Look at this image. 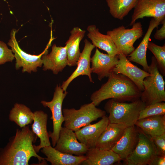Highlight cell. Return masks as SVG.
Listing matches in <instances>:
<instances>
[{
	"label": "cell",
	"instance_id": "6da1fadb",
	"mask_svg": "<svg viewBox=\"0 0 165 165\" xmlns=\"http://www.w3.org/2000/svg\"><path fill=\"white\" fill-rule=\"evenodd\" d=\"M37 138L28 125L16 129L6 145L0 148V165H28L33 157L37 158L40 165H47L45 158L38 155L34 148Z\"/></svg>",
	"mask_w": 165,
	"mask_h": 165
},
{
	"label": "cell",
	"instance_id": "7a4b0ae2",
	"mask_svg": "<svg viewBox=\"0 0 165 165\" xmlns=\"http://www.w3.org/2000/svg\"><path fill=\"white\" fill-rule=\"evenodd\" d=\"M108 78L107 82L91 95L90 100L96 106L109 99L122 102L140 99L142 92L126 76L112 71Z\"/></svg>",
	"mask_w": 165,
	"mask_h": 165
},
{
	"label": "cell",
	"instance_id": "3957f363",
	"mask_svg": "<svg viewBox=\"0 0 165 165\" xmlns=\"http://www.w3.org/2000/svg\"><path fill=\"white\" fill-rule=\"evenodd\" d=\"M146 106L145 103L140 99L130 103L110 99L106 103L105 109L109 114V123H123L128 127L135 125L140 112Z\"/></svg>",
	"mask_w": 165,
	"mask_h": 165
},
{
	"label": "cell",
	"instance_id": "277c9868",
	"mask_svg": "<svg viewBox=\"0 0 165 165\" xmlns=\"http://www.w3.org/2000/svg\"><path fill=\"white\" fill-rule=\"evenodd\" d=\"M148 72L150 75L143 79L144 88L140 99L147 106L155 103L165 101V82L163 76L160 72L156 60L151 57Z\"/></svg>",
	"mask_w": 165,
	"mask_h": 165
},
{
	"label": "cell",
	"instance_id": "5b68a950",
	"mask_svg": "<svg viewBox=\"0 0 165 165\" xmlns=\"http://www.w3.org/2000/svg\"><path fill=\"white\" fill-rule=\"evenodd\" d=\"M62 113L64 127L74 132L106 116L105 111L97 108L92 102L82 105L78 109L64 108Z\"/></svg>",
	"mask_w": 165,
	"mask_h": 165
},
{
	"label": "cell",
	"instance_id": "8992f818",
	"mask_svg": "<svg viewBox=\"0 0 165 165\" xmlns=\"http://www.w3.org/2000/svg\"><path fill=\"white\" fill-rule=\"evenodd\" d=\"M132 26L131 28L126 29L123 25H121L107 32V35L113 40L119 54L126 57L134 50V43L143 34L140 22L135 23Z\"/></svg>",
	"mask_w": 165,
	"mask_h": 165
},
{
	"label": "cell",
	"instance_id": "52a82bcc",
	"mask_svg": "<svg viewBox=\"0 0 165 165\" xmlns=\"http://www.w3.org/2000/svg\"><path fill=\"white\" fill-rule=\"evenodd\" d=\"M17 31L13 29L10 33V38L8 45L11 47L14 58L16 59L15 68L18 70L22 67V72H26L31 73L32 72H36L38 67L42 65L41 59L42 55L47 53V49L50 45H48L44 51L38 55H32L24 52L20 47L16 41L15 35Z\"/></svg>",
	"mask_w": 165,
	"mask_h": 165
},
{
	"label": "cell",
	"instance_id": "ba28073f",
	"mask_svg": "<svg viewBox=\"0 0 165 165\" xmlns=\"http://www.w3.org/2000/svg\"><path fill=\"white\" fill-rule=\"evenodd\" d=\"M138 128L137 145L133 152L124 160L125 165H149L153 159L159 155L151 138Z\"/></svg>",
	"mask_w": 165,
	"mask_h": 165
},
{
	"label": "cell",
	"instance_id": "9c48e42d",
	"mask_svg": "<svg viewBox=\"0 0 165 165\" xmlns=\"http://www.w3.org/2000/svg\"><path fill=\"white\" fill-rule=\"evenodd\" d=\"M68 92L64 91L60 85H57L55 88L52 99L50 101H42L41 103L44 107H48L52 113L50 119L53 122V132H48L53 147L55 146L59 135L62 125L64 122L62 106L64 99Z\"/></svg>",
	"mask_w": 165,
	"mask_h": 165
},
{
	"label": "cell",
	"instance_id": "30bf717a",
	"mask_svg": "<svg viewBox=\"0 0 165 165\" xmlns=\"http://www.w3.org/2000/svg\"><path fill=\"white\" fill-rule=\"evenodd\" d=\"M130 26L144 17H152L161 24L165 19V0H138L134 7Z\"/></svg>",
	"mask_w": 165,
	"mask_h": 165
},
{
	"label": "cell",
	"instance_id": "8fae6325",
	"mask_svg": "<svg viewBox=\"0 0 165 165\" xmlns=\"http://www.w3.org/2000/svg\"><path fill=\"white\" fill-rule=\"evenodd\" d=\"M54 148L63 153L76 156L84 155L88 149L78 141L75 132L65 127L61 129L58 139Z\"/></svg>",
	"mask_w": 165,
	"mask_h": 165
},
{
	"label": "cell",
	"instance_id": "7c38bea8",
	"mask_svg": "<svg viewBox=\"0 0 165 165\" xmlns=\"http://www.w3.org/2000/svg\"><path fill=\"white\" fill-rule=\"evenodd\" d=\"M84 47L81 53L76 69L66 81L63 82L61 86L64 91H66L72 81L80 75L88 76L90 81L94 82L91 76L92 71L90 67V62L91 52L95 47L86 39L84 40Z\"/></svg>",
	"mask_w": 165,
	"mask_h": 165
},
{
	"label": "cell",
	"instance_id": "4fadbf2b",
	"mask_svg": "<svg viewBox=\"0 0 165 165\" xmlns=\"http://www.w3.org/2000/svg\"><path fill=\"white\" fill-rule=\"evenodd\" d=\"M118 61L113 71L123 74L130 79L142 92L144 90L142 82L150 73L140 68L130 61L122 53L118 55Z\"/></svg>",
	"mask_w": 165,
	"mask_h": 165
},
{
	"label": "cell",
	"instance_id": "5bb4252c",
	"mask_svg": "<svg viewBox=\"0 0 165 165\" xmlns=\"http://www.w3.org/2000/svg\"><path fill=\"white\" fill-rule=\"evenodd\" d=\"M109 123L108 117L105 116L97 123L85 126L75 133L79 142L88 148L94 147L97 139Z\"/></svg>",
	"mask_w": 165,
	"mask_h": 165
},
{
	"label": "cell",
	"instance_id": "9a60e30c",
	"mask_svg": "<svg viewBox=\"0 0 165 165\" xmlns=\"http://www.w3.org/2000/svg\"><path fill=\"white\" fill-rule=\"evenodd\" d=\"M41 59L44 71L50 70L54 74H57L68 65L66 46H58L54 44L50 53L43 54Z\"/></svg>",
	"mask_w": 165,
	"mask_h": 165
},
{
	"label": "cell",
	"instance_id": "2e32d148",
	"mask_svg": "<svg viewBox=\"0 0 165 165\" xmlns=\"http://www.w3.org/2000/svg\"><path fill=\"white\" fill-rule=\"evenodd\" d=\"M118 55L112 56L104 54L96 48L91 59L92 73L96 74L99 80L108 77L117 63Z\"/></svg>",
	"mask_w": 165,
	"mask_h": 165
},
{
	"label": "cell",
	"instance_id": "e0dca14e",
	"mask_svg": "<svg viewBox=\"0 0 165 165\" xmlns=\"http://www.w3.org/2000/svg\"><path fill=\"white\" fill-rule=\"evenodd\" d=\"M138 129L135 126L127 127L121 138L112 150L122 160H125L133 152L138 141Z\"/></svg>",
	"mask_w": 165,
	"mask_h": 165
},
{
	"label": "cell",
	"instance_id": "ac0fdd59",
	"mask_svg": "<svg viewBox=\"0 0 165 165\" xmlns=\"http://www.w3.org/2000/svg\"><path fill=\"white\" fill-rule=\"evenodd\" d=\"M127 127L123 123H109L97 139L95 147L101 149L112 150Z\"/></svg>",
	"mask_w": 165,
	"mask_h": 165
},
{
	"label": "cell",
	"instance_id": "d6986e66",
	"mask_svg": "<svg viewBox=\"0 0 165 165\" xmlns=\"http://www.w3.org/2000/svg\"><path fill=\"white\" fill-rule=\"evenodd\" d=\"M161 24L160 22L154 18L151 19L147 31L138 46L127 57L130 62H135L142 66L144 71L148 72L149 69L146 59V53L151 35L153 29Z\"/></svg>",
	"mask_w": 165,
	"mask_h": 165
},
{
	"label": "cell",
	"instance_id": "ffe728a7",
	"mask_svg": "<svg viewBox=\"0 0 165 165\" xmlns=\"http://www.w3.org/2000/svg\"><path fill=\"white\" fill-rule=\"evenodd\" d=\"M86 159L81 164L84 165H111L120 162L119 156L112 150L101 149L95 147L88 148Z\"/></svg>",
	"mask_w": 165,
	"mask_h": 165
},
{
	"label": "cell",
	"instance_id": "44dd1931",
	"mask_svg": "<svg viewBox=\"0 0 165 165\" xmlns=\"http://www.w3.org/2000/svg\"><path fill=\"white\" fill-rule=\"evenodd\" d=\"M48 118V115L42 110L33 112V123L31 125V130L40 140L38 145H34V148L37 153L42 148L51 145L47 129Z\"/></svg>",
	"mask_w": 165,
	"mask_h": 165
},
{
	"label": "cell",
	"instance_id": "7402d4cb",
	"mask_svg": "<svg viewBox=\"0 0 165 165\" xmlns=\"http://www.w3.org/2000/svg\"><path fill=\"white\" fill-rule=\"evenodd\" d=\"M41 149V152L46 157L45 160L52 165H79L86 158L84 155L76 156L63 153L51 145Z\"/></svg>",
	"mask_w": 165,
	"mask_h": 165
},
{
	"label": "cell",
	"instance_id": "603a6c76",
	"mask_svg": "<svg viewBox=\"0 0 165 165\" xmlns=\"http://www.w3.org/2000/svg\"><path fill=\"white\" fill-rule=\"evenodd\" d=\"M87 30V36L95 47L105 51L108 54L112 56L119 54L111 37L100 32L96 25H89Z\"/></svg>",
	"mask_w": 165,
	"mask_h": 165
},
{
	"label": "cell",
	"instance_id": "cb8c5ba5",
	"mask_svg": "<svg viewBox=\"0 0 165 165\" xmlns=\"http://www.w3.org/2000/svg\"><path fill=\"white\" fill-rule=\"evenodd\" d=\"M86 31L78 27L73 28L70 31V35L65 43L68 61V65H77L81 54L79 46L84 38Z\"/></svg>",
	"mask_w": 165,
	"mask_h": 165
},
{
	"label": "cell",
	"instance_id": "d4e9b609",
	"mask_svg": "<svg viewBox=\"0 0 165 165\" xmlns=\"http://www.w3.org/2000/svg\"><path fill=\"white\" fill-rule=\"evenodd\" d=\"M135 125L150 137L165 133V115L151 116L138 119Z\"/></svg>",
	"mask_w": 165,
	"mask_h": 165
},
{
	"label": "cell",
	"instance_id": "484cf974",
	"mask_svg": "<svg viewBox=\"0 0 165 165\" xmlns=\"http://www.w3.org/2000/svg\"><path fill=\"white\" fill-rule=\"evenodd\" d=\"M33 112L24 104L16 103L9 115V120L14 122L21 128L32 123Z\"/></svg>",
	"mask_w": 165,
	"mask_h": 165
},
{
	"label": "cell",
	"instance_id": "4316f807",
	"mask_svg": "<svg viewBox=\"0 0 165 165\" xmlns=\"http://www.w3.org/2000/svg\"><path fill=\"white\" fill-rule=\"evenodd\" d=\"M109 12L114 18L122 20L135 7L138 0H106Z\"/></svg>",
	"mask_w": 165,
	"mask_h": 165
},
{
	"label": "cell",
	"instance_id": "83f0119b",
	"mask_svg": "<svg viewBox=\"0 0 165 165\" xmlns=\"http://www.w3.org/2000/svg\"><path fill=\"white\" fill-rule=\"evenodd\" d=\"M148 49L153 54L157 63L159 70L162 75H165V45L158 46L149 42Z\"/></svg>",
	"mask_w": 165,
	"mask_h": 165
},
{
	"label": "cell",
	"instance_id": "f1b7e54d",
	"mask_svg": "<svg viewBox=\"0 0 165 165\" xmlns=\"http://www.w3.org/2000/svg\"><path fill=\"white\" fill-rule=\"evenodd\" d=\"M158 115H165V103L158 102L146 107L140 112L138 119Z\"/></svg>",
	"mask_w": 165,
	"mask_h": 165
},
{
	"label": "cell",
	"instance_id": "f546056e",
	"mask_svg": "<svg viewBox=\"0 0 165 165\" xmlns=\"http://www.w3.org/2000/svg\"><path fill=\"white\" fill-rule=\"evenodd\" d=\"M14 58L12 50L4 42L0 41V65L7 62H12Z\"/></svg>",
	"mask_w": 165,
	"mask_h": 165
},
{
	"label": "cell",
	"instance_id": "4dcf8cb0",
	"mask_svg": "<svg viewBox=\"0 0 165 165\" xmlns=\"http://www.w3.org/2000/svg\"><path fill=\"white\" fill-rule=\"evenodd\" d=\"M151 138L156 147L159 154L165 156V133Z\"/></svg>",
	"mask_w": 165,
	"mask_h": 165
},
{
	"label": "cell",
	"instance_id": "1f68e13d",
	"mask_svg": "<svg viewBox=\"0 0 165 165\" xmlns=\"http://www.w3.org/2000/svg\"><path fill=\"white\" fill-rule=\"evenodd\" d=\"M162 24V27L159 30H157L154 35L155 39L162 40L165 38V19L161 22Z\"/></svg>",
	"mask_w": 165,
	"mask_h": 165
},
{
	"label": "cell",
	"instance_id": "d6a6232c",
	"mask_svg": "<svg viewBox=\"0 0 165 165\" xmlns=\"http://www.w3.org/2000/svg\"><path fill=\"white\" fill-rule=\"evenodd\" d=\"M165 156L157 155L151 162L149 165H165Z\"/></svg>",
	"mask_w": 165,
	"mask_h": 165
}]
</instances>
